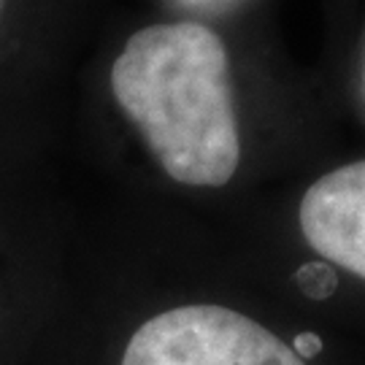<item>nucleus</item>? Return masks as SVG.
<instances>
[{
	"instance_id": "f257e3e1",
	"label": "nucleus",
	"mask_w": 365,
	"mask_h": 365,
	"mask_svg": "<svg viewBox=\"0 0 365 365\" xmlns=\"http://www.w3.org/2000/svg\"><path fill=\"white\" fill-rule=\"evenodd\" d=\"M111 90L170 179L222 187L241 138L222 38L197 22L138 30L111 68Z\"/></svg>"
},
{
	"instance_id": "f03ea898",
	"label": "nucleus",
	"mask_w": 365,
	"mask_h": 365,
	"mask_svg": "<svg viewBox=\"0 0 365 365\" xmlns=\"http://www.w3.org/2000/svg\"><path fill=\"white\" fill-rule=\"evenodd\" d=\"M122 365H306L282 339L222 306H179L133 333Z\"/></svg>"
},
{
	"instance_id": "7ed1b4c3",
	"label": "nucleus",
	"mask_w": 365,
	"mask_h": 365,
	"mask_svg": "<svg viewBox=\"0 0 365 365\" xmlns=\"http://www.w3.org/2000/svg\"><path fill=\"white\" fill-rule=\"evenodd\" d=\"M300 230L325 260L365 279V160L330 170L309 187Z\"/></svg>"
},
{
	"instance_id": "20e7f679",
	"label": "nucleus",
	"mask_w": 365,
	"mask_h": 365,
	"mask_svg": "<svg viewBox=\"0 0 365 365\" xmlns=\"http://www.w3.org/2000/svg\"><path fill=\"white\" fill-rule=\"evenodd\" d=\"M298 287L306 298L325 300L339 287V276L327 262H306L298 271Z\"/></svg>"
},
{
	"instance_id": "39448f33",
	"label": "nucleus",
	"mask_w": 365,
	"mask_h": 365,
	"mask_svg": "<svg viewBox=\"0 0 365 365\" xmlns=\"http://www.w3.org/2000/svg\"><path fill=\"white\" fill-rule=\"evenodd\" d=\"M292 352L298 354L300 360H314L317 354L322 352V339L317 333H300L298 339H295Z\"/></svg>"
},
{
	"instance_id": "423d86ee",
	"label": "nucleus",
	"mask_w": 365,
	"mask_h": 365,
	"mask_svg": "<svg viewBox=\"0 0 365 365\" xmlns=\"http://www.w3.org/2000/svg\"><path fill=\"white\" fill-rule=\"evenodd\" d=\"M0 11H3V0H0Z\"/></svg>"
}]
</instances>
